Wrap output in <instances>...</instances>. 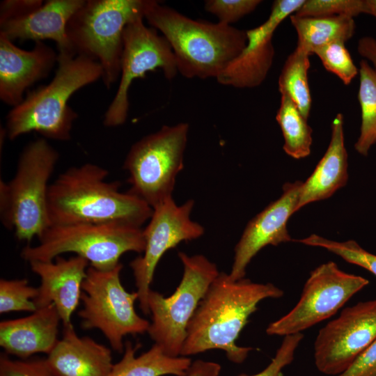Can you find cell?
Returning a JSON list of instances; mask_svg holds the SVG:
<instances>
[{
	"label": "cell",
	"instance_id": "cell-9",
	"mask_svg": "<svg viewBox=\"0 0 376 376\" xmlns=\"http://www.w3.org/2000/svg\"><path fill=\"white\" fill-rule=\"evenodd\" d=\"M183 265L182 279L169 297L150 290L148 306L151 314L147 333L170 357H180L187 326L199 302L219 275L217 265L203 255L179 252Z\"/></svg>",
	"mask_w": 376,
	"mask_h": 376
},
{
	"label": "cell",
	"instance_id": "cell-26",
	"mask_svg": "<svg viewBox=\"0 0 376 376\" xmlns=\"http://www.w3.org/2000/svg\"><path fill=\"white\" fill-rule=\"evenodd\" d=\"M309 68V55L296 47L285 61L278 80L279 92L289 95L306 120L312 104L308 81Z\"/></svg>",
	"mask_w": 376,
	"mask_h": 376
},
{
	"label": "cell",
	"instance_id": "cell-27",
	"mask_svg": "<svg viewBox=\"0 0 376 376\" xmlns=\"http://www.w3.org/2000/svg\"><path fill=\"white\" fill-rule=\"evenodd\" d=\"M358 100L361 107L360 134L354 149L366 156L376 143V72L366 60L359 63Z\"/></svg>",
	"mask_w": 376,
	"mask_h": 376
},
{
	"label": "cell",
	"instance_id": "cell-11",
	"mask_svg": "<svg viewBox=\"0 0 376 376\" xmlns=\"http://www.w3.org/2000/svg\"><path fill=\"white\" fill-rule=\"evenodd\" d=\"M368 284L366 278L342 271L333 261L323 263L311 272L296 305L271 322L266 333L281 336L301 333L335 315Z\"/></svg>",
	"mask_w": 376,
	"mask_h": 376
},
{
	"label": "cell",
	"instance_id": "cell-38",
	"mask_svg": "<svg viewBox=\"0 0 376 376\" xmlns=\"http://www.w3.org/2000/svg\"><path fill=\"white\" fill-rule=\"evenodd\" d=\"M357 51L360 56L373 64L376 72V39L370 36L361 38L358 41Z\"/></svg>",
	"mask_w": 376,
	"mask_h": 376
},
{
	"label": "cell",
	"instance_id": "cell-6",
	"mask_svg": "<svg viewBox=\"0 0 376 376\" xmlns=\"http://www.w3.org/2000/svg\"><path fill=\"white\" fill-rule=\"evenodd\" d=\"M38 238L36 246L26 245L21 251L28 263L74 253L99 270L111 269L125 253H143L146 248L143 229L121 222L51 225Z\"/></svg>",
	"mask_w": 376,
	"mask_h": 376
},
{
	"label": "cell",
	"instance_id": "cell-15",
	"mask_svg": "<svg viewBox=\"0 0 376 376\" xmlns=\"http://www.w3.org/2000/svg\"><path fill=\"white\" fill-rule=\"evenodd\" d=\"M305 0H276L267 19L246 31L247 43L242 52L216 79L222 85L237 88L260 86L272 65L273 34L279 24L295 13Z\"/></svg>",
	"mask_w": 376,
	"mask_h": 376
},
{
	"label": "cell",
	"instance_id": "cell-17",
	"mask_svg": "<svg viewBox=\"0 0 376 376\" xmlns=\"http://www.w3.org/2000/svg\"><path fill=\"white\" fill-rule=\"evenodd\" d=\"M58 54L42 41L35 42L31 50H24L0 34V99L13 107L20 104L26 90L47 77Z\"/></svg>",
	"mask_w": 376,
	"mask_h": 376
},
{
	"label": "cell",
	"instance_id": "cell-39",
	"mask_svg": "<svg viewBox=\"0 0 376 376\" xmlns=\"http://www.w3.org/2000/svg\"><path fill=\"white\" fill-rule=\"evenodd\" d=\"M369 14L374 16L376 18V0H366Z\"/></svg>",
	"mask_w": 376,
	"mask_h": 376
},
{
	"label": "cell",
	"instance_id": "cell-32",
	"mask_svg": "<svg viewBox=\"0 0 376 376\" xmlns=\"http://www.w3.org/2000/svg\"><path fill=\"white\" fill-rule=\"evenodd\" d=\"M261 2L260 0H207L204 8L218 18V22L230 25L252 13Z\"/></svg>",
	"mask_w": 376,
	"mask_h": 376
},
{
	"label": "cell",
	"instance_id": "cell-8",
	"mask_svg": "<svg viewBox=\"0 0 376 376\" xmlns=\"http://www.w3.org/2000/svg\"><path fill=\"white\" fill-rule=\"evenodd\" d=\"M189 124L164 125L134 143L123 169L129 173V193L152 209L172 197L175 178L183 168Z\"/></svg>",
	"mask_w": 376,
	"mask_h": 376
},
{
	"label": "cell",
	"instance_id": "cell-14",
	"mask_svg": "<svg viewBox=\"0 0 376 376\" xmlns=\"http://www.w3.org/2000/svg\"><path fill=\"white\" fill-rule=\"evenodd\" d=\"M376 339V299L359 301L318 332L314 343L317 369L336 376L347 370Z\"/></svg>",
	"mask_w": 376,
	"mask_h": 376
},
{
	"label": "cell",
	"instance_id": "cell-24",
	"mask_svg": "<svg viewBox=\"0 0 376 376\" xmlns=\"http://www.w3.org/2000/svg\"><path fill=\"white\" fill-rule=\"evenodd\" d=\"M289 17L297 33V47L309 56L326 45L346 42L354 36L356 29L354 18L345 15L299 17L292 14Z\"/></svg>",
	"mask_w": 376,
	"mask_h": 376
},
{
	"label": "cell",
	"instance_id": "cell-30",
	"mask_svg": "<svg viewBox=\"0 0 376 376\" xmlns=\"http://www.w3.org/2000/svg\"><path fill=\"white\" fill-rule=\"evenodd\" d=\"M369 14L366 0H305L294 13L299 17H332L345 15L354 18Z\"/></svg>",
	"mask_w": 376,
	"mask_h": 376
},
{
	"label": "cell",
	"instance_id": "cell-7",
	"mask_svg": "<svg viewBox=\"0 0 376 376\" xmlns=\"http://www.w3.org/2000/svg\"><path fill=\"white\" fill-rule=\"evenodd\" d=\"M145 0H85L67 25L72 52L97 61L109 89L120 78L126 26L143 17Z\"/></svg>",
	"mask_w": 376,
	"mask_h": 376
},
{
	"label": "cell",
	"instance_id": "cell-2",
	"mask_svg": "<svg viewBox=\"0 0 376 376\" xmlns=\"http://www.w3.org/2000/svg\"><path fill=\"white\" fill-rule=\"evenodd\" d=\"M108 175V170L92 163L61 173L48 189L51 225L121 222L141 228L153 209L128 191H120V183L107 181Z\"/></svg>",
	"mask_w": 376,
	"mask_h": 376
},
{
	"label": "cell",
	"instance_id": "cell-29",
	"mask_svg": "<svg viewBox=\"0 0 376 376\" xmlns=\"http://www.w3.org/2000/svg\"><path fill=\"white\" fill-rule=\"evenodd\" d=\"M38 295V288L29 285L26 279L0 280V313L27 311L38 308L33 301Z\"/></svg>",
	"mask_w": 376,
	"mask_h": 376
},
{
	"label": "cell",
	"instance_id": "cell-31",
	"mask_svg": "<svg viewBox=\"0 0 376 376\" xmlns=\"http://www.w3.org/2000/svg\"><path fill=\"white\" fill-rule=\"evenodd\" d=\"M344 42H334L318 49L314 54L324 68L336 75L345 85H349L359 73Z\"/></svg>",
	"mask_w": 376,
	"mask_h": 376
},
{
	"label": "cell",
	"instance_id": "cell-16",
	"mask_svg": "<svg viewBox=\"0 0 376 376\" xmlns=\"http://www.w3.org/2000/svg\"><path fill=\"white\" fill-rule=\"evenodd\" d=\"M302 183H285L281 196L248 223L235 247L233 263L228 274L233 280L244 278L246 267L265 246L293 241L287 229V222L297 211Z\"/></svg>",
	"mask_w": 376,
	"mask_h": 376
},
{
	"label": "cell",
	"instance_id": "cell-33",
	"mask_svg": "<svg viewBox=\"0 0 376 376\" xmlns=\"http://www.w3.org/2000/svg\"><path fill=\"white\" fill-rule=\"evenodd\" d=\"M0 376H55L49 369L45 359H12L0 357Z\"/></svg>",
	"mask_w": 376,
	"mask_h": 376
},
{
	"label": "cell",
	"instance_id": "cell-22",
	"mask_svg": "<svg viewBox=\"0 0 376 376\" xmlns=\"http://www.w3.org/2000/svg\"><path fill=\"white\" fill-rule=\"evenodd\" d=\"M347 179L343 116L339 113L332 120L331 140L325 153L309 178L302 183L297 210L310 203L329 198L346 185Z\"/></svg>",
	"mask_w": 376,
	"mask_h": 376
},
{
	"label": "cell",
	"instance_id": "cell-4",
	"mask_svg": "<svg viewBox=\"0 0 376 376\" xmlns=\"http://www.w3.org/2000/svg\"><path fill=\"white\" fill-rule=\"evenodd\" d=\"M102 75L100 64L93 59L58 52L53 79L27 93L23 101L8 113L6 136L15 140L36 132L45 139L70 140L78 114L68 101L77 91L102 79Z\"/></svg>",
	"mask_w": 376,
	"mask_h": 376
},
{
	"label": "cell",
	"instance_id": "cell-36",
	"mask_svg": "<svg viewBox=\"0 0 376 376\" xmlns=\"http://www.w3.org/2000/svg\"><path fill=\"white\" fill-rule=\"evenodd\" d=\"M336 376H376V339L347 370Z\"/></svg>",
	"mask_w": 376,
	"mask_h": 376
},
{
	"label": "cell",
	"instance_id": "cell-5",
	"mask_svg": "<svg viewBox=\"0 0 376 376\" xmlns=\"http://www.w3.org/2000/svg\"><path fill=\"white\" fill-rule=\"evenodd\" d=\"M59 153L44 138L29 142L18 159L14 177L0 182V217L20 241L29 242L50 225L47 212L49 179Z\"/></svg>",
	"mask_w": 376,
	"mask_h": 376
},
{
	"label": "cell",
	"instance_id": "cell-19",
	"mask_svg": "<svg viewBox=\"0 0 376 376\" xmlns=\"http://www.w3.org/2000/svg\"><path fill=\"white\" fill-rule=\"evenodd\" d=\"M55 376H107L113 363L111 350L88 336L80 337L72 323L45 358Z\"/></svg>",
	"mask_w": 376,
	"mask_h": 376
},
{
	"label": "cell",
	"instance_id": "cell-25",
	"mask_svg": "<svg viewBox=\"0 0 376 376\" xmlns=\"http://www.w3.org/2000/svg\"><path fill=\"white\" fill-rule=\"evenodd\" d=\"M280 93L281 102L276 120L284 139L283 149L292 158L306 157L311 153L312 129L289 95L283 92Z\"/></svg>",
	"mask_w": 376,
	"mask_h": 376
},
{
	"label": "cell",
	"instance_id": "cell-28",
	"mask_svg": "<svg viewBox=\"0 0 376 376\" xmlns=\"http://www.w3.org/2000/svg\"><path fill=\"white\" fill-rule=\"evenodd\" d=\"M295 241L305 245L325 249L346 262L366 269L376 276V255L365 250L354 240L337 242L312 234L293 242Z\"/></svg>",
	"mask_w": 376,
	"mask_h": 376
},
{
	"label": "cell",
	"instance_id": "cell-34",
	"mask_svg": "<svg viewBox=\"0 0 376 376\" xmlns=\"http://www.w3.org/2000/svg\"><path fill=\"white\" fill-rule=\"evenodd\" d=\"M303 338L301 333L283 336L274 358L264 370L254 375L240 374L238 376H283V368L292 362L295 351Z\"/></svg>",
	"mask_w": 376,
	"mask_h": 376
},
{
	"label": "cell",
	"instance_id": "cell-18",
	"mask_svg": "<svg viewBox=\"0 0 376 376\" xmlns=\"http://www.w3.org/2000/svg\"><path fill=\"white\" fill-rule=\"evenodd\" d=\"M40 279L38 295L33 300L37 308L54 304L63 326L72 323V313L81 301V285L90 265L75 256L65 259L56 257L51 261L29 263Z\"/></svg>",
	"mask_w": 376,
	"mask_h": 376
},
{
	"label": "cell",
	"instance_id": "cell-1",
	"mask_svg": "<svg viewBox=\"0 0 376 376\" xmlns=\"http://www.w3.org/2000/svg\"><path fill=\"white\" fill-rule=\"evenodd\" d=\"M271 283H255L243 278L233 280L224 272L211 283L191 318L180 356L189 357L211 350H223L229 361L242 363L253 350L236 343L258 304L268 298L283 296Z\"/></svg>",
	"mask_w": 376,
	"mask_h": 376
},
{
	"label": "cell",
	"instance_id": "cell-23",
	"mask_svg": "<svg viewBox=\"0 0 376 376\" xmlns=\"http://www.w3.org/2000/svg\"><path fill=\"white\" fill-rule=\"evenodd\" d=\"M141 346L140 343L133 346L127 341L122 359L113 364L107 376H185L192 362L188 357H170L155 343L148 351L136 357Z\"/></svg>",
	"mask_w": 376,
	"mask_h": 376
},
{
	"label": "cell",
	"instance_id": "cell-35",
	"mask_svg": "<svg viewBox=\"0 0 376 376\" xmlns=\"http://www.w3.org/2000/svg\"><path fill=\"white\" fill-rule=\"evenodd\" d=\"M41 0H4L0 3V24L22 18L39 8Z\"/></svg>",
	"mask_w": 376,
	"mask_h": 376
},
{
	"label": "cell",
	"instance_id": "cell-13",
	"mask_svg": "<svg viewBox=\"0 0 376 376\" xmlns=\"http://www.w3.org/2000/svg\"><path fill=\"white\" fill-rule=\"evenodd\" d=\"M194 205L192 199L178 205L169 198L153 208L148 226L143 230L146 248L143 256L132 260L139 306L144 314H150L148 296L156 267L162 256L183 241L200 237L203 227L190 219Z\"/></svg>",
	"mask_w": 376,
	"mask_h": 376
},
{
	"label": "cell",
	"instance_id": "cell-3",
	"mask_svg": "<svg viewBox=\"0 0 376 376\" xmlns=\"http://www.w3.org/2000/svg\"><path fill=\"white\" fill-rule=\"evenodd\" d=\"M143 16L167 40L178 71L186 78L217 79L247 43L246 31L192 19L157 1L145 0Z\"/></svg>",
	"mask_w": 376,
	"mask_h": 376
},
{
	"label": "cell",
	"instance_id": "cell-20",
	"mask_svg": "<svg viewBox=\"0 0 376 376\" xmlns=\"http://www.w3.org/2000/svg\"><path fill=\"white\" fill-rule=\"evenodd\" d=\"M61 322L52 304L31 315L0 322V346L8 354L28 359L38 353L48 354L58 341Z\"/></svg>",
	"mask_w": 376,
	"mask_h": 376
},
{
	"label": "cell",
	"instance_id": "cell-37",
	"mask_svg": "<svg viewBox=\"0 0 376 376\" xmlns=\"http://www.w3.org/2000/svg\"><path fill=\"white\" fill-rule=\"evenodd\" d=\"M221 369L216 362L197 359L191 362L185 376H219Z\"/></svg>",
	"mask_w": 376,
	"mask_h": 376
},
{
	"label": "cell",
	"instance_id": "cell-10",
	"mask_svg": "<svg viewBox=\"0 0 376 376\" xmlns=\"http://www.w3.org/2000/svg\"><path fill=\"white\" fill-rule=\"evenodd\" d=\"M123 264L109 270L91 266L82 283L78 312L84 329H99L117 352H124L123 338L127 335L147 332L150 322L139 316L134 308L137 292H129L122 285Z\"/></svg>",
	"mask_w": 376,
	"mask_h": 376
},
{
	"label": "cell",
	"instance_id": "cell-21",
	"mask_svg": "<svg viewBox=\"0 0 376 376\" xmlns=\"http://www.w3.org/2000/svg\"><path fill=\"white\" fill-rule=\"evenodd\" d=\"M84 2L85 0L46 1L31 14L0 24V34L12 41L52 40L56 42L58 52L74 54L68 39L67 25Z\"/></svg>",
	"mask_w": 376,
	"mask_h": 376
},
{
	"label": "cell",
	"instance_id": "cell-12",
	"mask_svg": "<svg viewBox=\"0 0 376 376\" xmlns=\"http://www.w3.org/2000/svg\"><path fill=\"white\" fill-rule=\"evenodd\" d=\"M143 17L129 23L123 33V49L120 81L116 93L106 110L103 125L115 127L123 125L129 111V89L133 81L148 72L159 69L167 79L178 73L173 50L157 30L148 27Z\"/></svg>",
	"mask_w": 376,
	"mask_h": 376
}]
</instances>
